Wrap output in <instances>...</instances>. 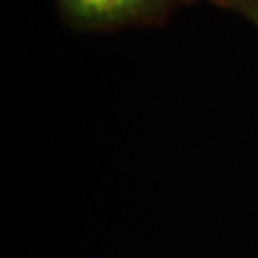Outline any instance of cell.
I'll list each match as a JSON object with an SVG mask.
<instances>
[{"instance_id":"6da1fadb","label":"cell","mask_w":258,"mask_h":258,"mask_svg":"<svg viewBox=\"0 0 258 258\" xmlns=\"http://www.w3.org/2000/svg\"><path fill=\"white\" fill-rule=\"evenodd\" d=\"M176 0H58L62 18L82 30H103L161 13Z\"/></svg>"},{"instance_id":"7a4b0ae2","label":"cell","mask_w":258,"mask_h":258,"mask_svg":"<svg viewBox=\"0 0 258 258\" xmlns=\"http://www.w3.org/2000/svg\"><path fill=\"white\" fill-rule=\"evenodd\" d=\"M215 3L243 18L258 32V0H215Z\"/></svg>"}]
</instances>
